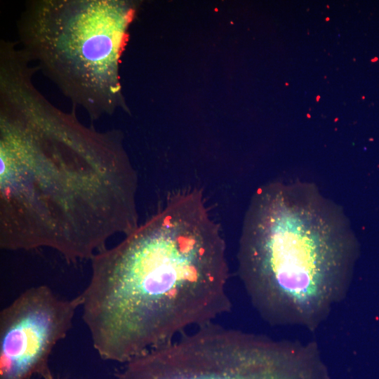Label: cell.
<instances>
[{
    "label": "cell",
    "instance_id": "6da1fadb",
    "mask_svg": "<svg viewBox=\"0 0 379 379\" xmlns=\"http://www.w3.org/2000/svg\"><path fill=\"white\" fill-rule=\"evenodd\" d=\"M36 71L22 58L0 65V247L91 260L139 226L138 173L121 133L56 107Z\"/></svg>",
    "mask_w": 379,
    "mask_h": 379
},
{
    "label": "cell",
    "instance_id": "7a4b0ae2",
    "mask_svg": "<svg viewBox=\"0 0 379 379\" xmlns=\"http://www.w3.org/2000/svg\"><path fill=\"white\" fill-rule=\"evenodd\" d=\"M90 260L82 317L104 360L124 364L231 308L225 241L199 188L173 191Z\"/></svg>",
    "mask_w": 379,
    "mask_h": 379
},
{
    "label": "cell",
    "instance_id": "3957f363",
    "mask_svg": "<svg viewBox=\"0 0 379 379\" xmlns=\"http://www.w3.org/2000/svg\"><path fill=\"white\" fill-rule=\"evenodd\" d=\"M352 248L343 211L312 185L271 182L253 194L237 252L238 274L268 321H312L346 283Z\"/></svg>",
    "mask_w": 379,
    "mask_h": 379
},
{
    "label": "cell",
    "instance_id": "277c9868",
    "mask_svg": "<svg viewBox=\"0 0 379 379\" xmlns=\"http://www.w3.org/2000/svg\"><path fill=\"white\" fill-rule=\"evenodd\" d=\"M135 13L126 0H32L18 21L20 48L93 122L124 108L119 65Z\"/></svg>",
    "mask_w": 379,
    "mask_h": 379
},
{
    "label": "cell",
    "instance_id": "5b68a950",
    "mask_svg": "<svg viewBox=\"0 0 379 379\" xmlns=\"http://www.w3.org/2000/svg\"><path fill=\"white\" fill-rule=\"evenodd\" d=\"M288 347L213 321L124 364L116 379H282Z\"/></svg>",
    "mask_w": 379,
    "mask_h": 379
},
{
    "label": "cell",
    "instance_id": "8992f818",
    "mask_svg": "<svg viewBox=\"0 0 379 379\" xmlns=\"http://www.w3.org/2000/svg\"><path fill=\"white\" fill-rule=\"evenodd\" d=\"M81 294L59 297L46 285L20 294L0 312V379H30L48 366L55 346L69 331Z\"/></svg>",
    "mask_w": 379,
    "mask_h": 379
},
{
    "label": "cell",
    "instance_id": "52a82bcc",
    "mask_svg": "<svg viewBox=\"0 0 379 379\" xmlns=\"http://www.w3.org/2000/svg\"><path fill=\"white\" fill-rule=\"evenodd\" d=\"M41 376L43 379H55L54 376L53 375L50 368H48L46 370H45L41 374Z\"/></svg>",
    "mask_w": 379,
    "mask_h": 379
}]
</instances>
